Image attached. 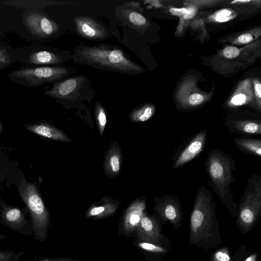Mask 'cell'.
<instances>
[{"label":"cell","instance_id":"cell-1","mask_svg":"<svg viewBox=\"0 0 261 261\" xmlns=\"http://www.w3.org/2000/svg\"><path fill=\"white\" fill-rule=\"evenodd\" d=\"M216 208L211 191L202 186L197 191L190 217L191 246L208 251L222 243Z\"/></svg>","mask_w":261,"mask_h":261},{"label":"cell","instance_id":"cell-2","mask_svg":"<svg viewBox=\"0 0 261 261\" xmlns=\"http://www.w3.org/2000/svg\"><path fill=\"white\" fill-rule=\"evenodd\" d=\"M73 52L72 60L75 63L127 74H141L144 71L141 66L116 46L105 44L79 45Z\"/></svg>","mask_w":261,"mask_h":261},{"label":"cell","instance_id":"cell-3","mask_svg":"<svg viewBox=\"0 0 261 261\" xmlns=\"http://www.w3.org/2000/svg\"><path fill=\"white\" fill-rule=\"evenodd\" d=\"M206 170L210 180L207 183L228 210L229 214L237 216L238 205L230 191V184L234 182L236 170L235 160L229 154L218 149H212L205 161Z\"/></svg>","mask_w":261,"mask_h":261},{"label":"cell","instance_id":"cell-4","mask_svg":"<svg viewBox=\"0 0 261 261\" xmlns=\"http://www.w3.org/2000/svg\"><path fill=\"white\" fill-rule=\"evenodd\" d=\"M261 213V175L253 174L247 181L239 205L236 224L243 234L250 232L257 224Z\"/></svg>","mask_w":261,"mask_h":261},{"label":"cell","instance_id":"cell-5","mask_svg":"<svg viewBox=\"0 0 261 261\" xmlns=\"http://www.w3.org/2000/svg\"><path fill=\"white\" fill-rule=\"evenodd\" d=\"M21 183L20 195L31 213L36 234L41 239L44 240L49 225L48 212L36 186L23 179Z\"/></svg>","mask_w":261,"mask_h":261},{"label":"cell","instance_id":"cell-6","mask_svg":"<svg viewBox=\"0 0 261 261\" xmlns=\"http://www.w3.org/2000/svg\"><path fill=\"white\" fill-rule=\"evenodd\" d=\"M73 69L64 66L28 68L10 72V79L28 87H37L51 83L72 74Z\"/></svg>","mask_w":261,"mask_h":261},{"label":"cell","instance_id":"cell-7","mask_svg":"<svg viewBox=\"0 0 261 261\" xmlns=\"http://www.w3.org/2000/svg\"><path fill=\"white\" fill-rule=\"evenodd\" d=\"M153 216L162 227L166 222H169L174 229L178 230L181 226L184 213L179 198L173 195H165L154 197Z\"/></svg>","mask_w":261,"mask_h":261},{"label":"cell","instance_id":"cell-8","mask_svg":"<svg viewBox=\"0 0 261 261\" xmlns=\"http://www.w3.org/2000/svg\"><path fill=\"white\" fill-rule=\"evenodd\" d=\"M162 228L153 215L145 212L135 231L137 241L172 249V244L162 233Z\"/></svg>","mask_w":261,"mask_h":261},{"label":"cell","instance_id":"cell-9","mask_svg":"<svg viewBox=\"0 0 261 261\" xmlns=\"http://www.w3.org/2000/svg\"><path fill=\"white\" fill-rule=\"evenodd\" d=\"M88 83V79L84 75L66 78L56 83L45 92V94L52 98L73 101L81 96Z\"/></svg>","mask_w":261,"mask_h":261},{"label":"cell","instance_id":"cell-10","mask_svg":"<svg viewBox=\"0 0 261 261\" xmlns=\"http://www.w3.org/2000/svg\"><path fill=\"white\" fill-rule=\"evenodd\" d=\"M207 135V130L203 129L191 138L175 156L173 168H179L197 156L204 147Z\"/></svg>","mask_w":261,"mask_h":261},{"label":"cell","instance_id":"cell-11","mask_svg":"<svg viewBox=\"0 0 261 261\" xmlns=\"http://www.w3.org/2000/svg\"><path fill=\"white\" fill-rule=\"evenodd\" d=\"M146 206L145 198L136 199L129 205L121 219L120 233L129 237L135 231L146 212Z\"/></svg>","mask_w":261,"mask_h":261},{"label":"cell","instance_id":"cell-12","mask_svg":"<svg viewBox=\"0 0 261 261\" xmlns=\"http://www.w3.org/2000/svg\"><path fill=\"white\" fill-rule=\"evenodd\" d=\"M27 30L33 35L41 38L48 37L55 34L59 25L47 16L39 13H31L24 19Z\"/></svg>","mask_w":261,"mask_h":261},{"label":"cell","instance_id":"cell-13","mask_svg":"<svg viewBox=\"0 0 261 261\" xmlns=\"http://www.w3.org/2000/svg\"><path fill=\"white\" fill-rule=\"evenodd\" d=\"M225 125L230 132L243 135H260L261 119L249 116H229Z\"/></svg>","mask_w":261,"mask_h":261},{"label":"cell","instance_id":"cell-14","mask_svg":"<svg viewBox=\"0 0 261 261\" xmlns=\"http://www.w3.org/2000/svg\"><path fill=\"white\" fill-rule=\"evenodd\" d=\"M74 21L77 33L84 38L98 40L108 37V33L107 30L90 17L76 16L74 18Z\"/></svg>","mask_w":261,"mask_h":261},{"label":"cell","instance_id":"cell-15","mask_svg":"<svg viewBox=\"0 0 261 261\" xmlns=\"http://www.w3.org/2000/svg\"><path fill=\"white\" fill-rule=\"evenodd\" d=\"M120 201L110 197H103L93 203L87 209L85 217L87 219H101L113 216L117 210Z\"/></svg>","mask_w":261,"mask_h":261},{"label":"cell","instance_id":"cell-16","mask_svg":"<svg viewBox=\"0 0 261 261\" xmlns=\"http://www.w3.org/2000/svg\"><path fill=\"white\" fill-rule=\"evenodd\" d=\"M121 148L117 141L112 142L109 149L106 152L103 164V171L109 178H114L121 171L122 164Z\"/></svg>","mask_w":261,"mask_h":261},{"label":"cell","instance_id":"cell-17","mask_svg":"<svg viewBox=\"0 0 261 261\" xmlns=\"http://www.w3.org/2000/svg\"><path fill=\"white\" fill-rule=\"evenodd\" d=\"M25 127L30 132L45 138L64 142L72 141L64 132L46 123L28 124Z\"/></svg>","mask_w":261,"mask_h":261},{"label":"cell","instance_id":"cell-18","mask_svg":"<svg viewBox=\"0 0 261 261\" xmlns=\"http://www.w3.org/2000/svg\"><path fill=\"white\" fill-rule=\"evenodd\" d=\"M135 245L143 252L146 258L150 261H163V258L171 249L151 243L138 241L136 242Z\"/></svg>","mask_w":261,"mask_h":261},{"label":"cell","instance_id":"cell-19","mask_svg":"<svg viewBox=\"0 0 261 261\" xmlns=\"http://www.w3.org/2000/svg\"><path fill=\"white\" fill-rule=\"evenodd\" d=\"M236 146L242 151L254 156H261L260 139L239 137L233 139Z\"/></svg>","mask_w":261,"mask_h":261},{"label":"cell","instance_id":"cell-20","mask_svg":"<svg viewBox=\"0 0 261 261\" xmlns=\"http://www.w3.org/2000/svg\"><path fill=\"white\" fill-rule=\"evenodd\" d=\"M249 80H246L241 84L233 96L231 97L228 106L234 107L243 106L248 103L251 99L250 84Z\"/></svg>","mask_w":261,"mask_h":261},{"label":"cell","instance_id":"cell-21","mask_svg":"<svg viewBox=\"0 0 261 261\" xmlns=\"http://www.w3.org/2000/svg\"><path fill=\"white\" fill-rule=\"evenodd\" d=\"M29 61L32 64L38 65L56 64L63 62L59 56L46 50L34 53L30 56Z\"/></svg>","mask_w":261,"mask_h":261},{"label":"cell","instance_id":"cell-22","mask_svg":"<svg viewBox=\"0 0 261 261\" xmlns=\"http://www.w3.org/2000/svg\"><path fill=\"white\" fill-rule=\"evenodd\" d=\"M155 111L153 105L146 103L131 111L128 114V117L134 122H144L153 116Z\"/></svg>","mask_w":261,"mask_h":261},{"label":"cell","instance_id":"cell-23","mask_svg":"<svg viewBox=\"0 0 261 261\" xmlns=\"http://www.w3.org/2000/svg\"><path fill=\"white\" fill-rule=\"evenodd\" d=\"M5 221L13 228H19L24 224V218L21 211L16 208H8L4 213Z\"/></svg>","mask_w":261,"mask_h":261},{"label":"cell","instance_id":"cell-24","mask_svg":"<svg viewBox=\"0 0 261 261\" xmlns=\"http://www.w3.org/2000/svg\"><path fill=\"white\" fill-rule=\"evenodd\" d=\"M94 115L99 135L102 137L107 123L105 108L99 101H96L94 107Z\"/></svg>","mask_w":261,"mask_h":261},{"label":"cell","instance_id":"cell-25","mask_svg":"<svg viewBox=\"0 0 261 261\" xmlns=\"http://www.w3.org/2000/svg\"><path fill=\"white\" fill-rule=\"evenodd\" d=\"M258 257L257 253L248 252L246 246L242 245L232 257V261H256Z\"/></svg>","mask_w":261,"mask_h":261},{"label":"cell","instance_id":"cell-26","mask_svg":"<svg viewBox=\"0 0 261 261\" xmlns=\"http://www.w3.org/2000/svg\"><path fill=\"white\" fill-rule=\"evenodd\" d=\"M236 17L234 12L229 9H224L217 11L211 17L213 21L224 22L230 21Z\"/></svg>","mask_w":261,"mask_h":261},{"label":"cell","instance_id":"cell-27","mask_svg":"<svg viewBox=\"0 0 261 261\" xmlns=\"http://www.w3.org/2000/svg\"><path fill=\"white\" fill-rule=\"evenodd\" d=\"M211 261H232L229 249L227 247L218 248L212 253Z\"/></svg>","mask_w":261,"mask_h":261},{"label":"cell","instance_id":"cell-28","mask_svg":"<svg viewBox=\"0 0 261 261\" xmlns=\"http://www.w3.org/2000/svg\"><path fill=\"white\" fill-rule=\"evenodd\" d=\"M127 15L129 21L134 25L141 27L145 25L147 23L146 18L137 12L128 11Z\"/></svg>","mask_w":261,"mask_h":261},{"label":"cell","instance_id":"cell-29","mask_svg":"<svg viewBox=\"0 0 261 261\" xmlns=\"http://www.w3.org/2000/svg\"><path fill=\"white\" fill-rule=\"evenodd\" d=\"M11 63L10 56L5 47L0 48V70L8 67Z\"/></svg>","mask_w":261,"mask_h":261},{"label":"cell","instance_id":"cell-30","mask_svg":"<svg viewBox=\"0 0 261 261\" xmlns=\"http://www.w3.org/2000/svg\"><path fill=\"white\" fill-rule=\"evenodd\" d=\"M240 50L238 48L230 46L223 49V55L226 58L232 59L237 57L240 54Z\"/></svg>","mask_w":261,"mask_h":261},{"label":"cell","instance_id":"cell-31","mask_svg":"<svg viewBox=\"0 0 261 261\" xmlns=\"http://www.w3.org/2000/svg\"><path fill=\"white\" fill-rule=\"evenodd\" d=\"M188 9L186 8H171L169 9V12L172 15L178 17H182L187 12Z\"/></svg>","mask_w":261,"mask_h":261},{"label":"cell","instance_id":"cell-32","mask_svg":"<svg viewBox=\"0 0 261 261\" xmlns=\"http://www.w3.org/2000/svg\"><path fill=\"white\" fill-rule=\"evenodd\" d=\"M253 40V36L250 33L243 34L239 36L237 40L239 43L241 44H247Z\"/></svg>","mask_w":261,"mask_h":261},{"label":"cell","instance_id":"cell-33","mask_svg":"<svg viewBox=\"0 0 261 261\" xmlns=\"http://www.w3.org/2000/svg\"><path fill=\"white\" fill-rule=\"evenodd\" d=\"M187 13L182 16L185 20H189L193 18L196 14L197 8L195 6H192L187 8Z\"/></svg>","mask_w":261,"mask_h":261},{"label":"cell","instance_id":"cell-34","mask_svg":"<svg viewBox=\"0 0 261 261\" xmlns=\"http://www.w3.org/2000/svg\"><path fill=\"white\" fill-rule=\"evenodd\" d=\"M261 85L259 81L256 80L254 82V88L256 97L258 98V101L260 103L261 98Z\"/></svg>","mask_w":261,"mask_h":261},{"label":"cell","instance_id":"cell-35","mask_svg":"<svg viewBox=\"0 0 261 261\" xmlns=\"http://www.w3.org/2000/svg\"><path fill=\"white\" fill-rule=\"evenodd\" d=\"M39 261H80L79 260L68 258H41Z\"/></svg>","mask_w":261,"mask_h":261},{"label":"cell","instance_id":"cell-36","mask_svg":"<svg viewBox=\"0 0 261 261\" xmlns=\"http://www.w3.org/2000/svg\"><path fill=\"white\" fill-rule=\"evenodd\" d=\"M10 257V254L8 253L0 251V261L8 260Z\"/></svg>","mask_w":261,"mask_h":261},{"label":"cell","instance_id":"cell-37","mask_svg":"<svg viewBox=\"0 0 261 261\" xmlns=\"http://www.w3.org/2000/svg\"><path fill=\"white\" fill-rule=\"evenodd\" d=\"M252 2L250 0H245V1H234L231 2V4H240V3H247Z\"/></svg>","mask_w":261,"mask_h":261},{"label":"cell","instance_id":"cell-38","mask_svg":"<svg viewBox=\"0 0 261 261\" xmlns=\"http://www.w3.org/2000/svg\"><path fill=\"white\" fill-rule=\"evenodd\" d=\"M1 130H2V127H1V125L0 124V132L1 131Z\"/></svg>","mask_w":261,"mask_h":261},{"label":"cell","instance_id":"cell-39","mask_svg":"<svg viewBox=\"0 0 261 261\" xmlns=\"http://www.w3.org/2000/svg\"><path fill=\"white\" fill-rule=\"evenodd\" d=\"M1 48V46H0V48Z\"/></svg>","mask_w":261,"mask_h":261}]
</instances>
